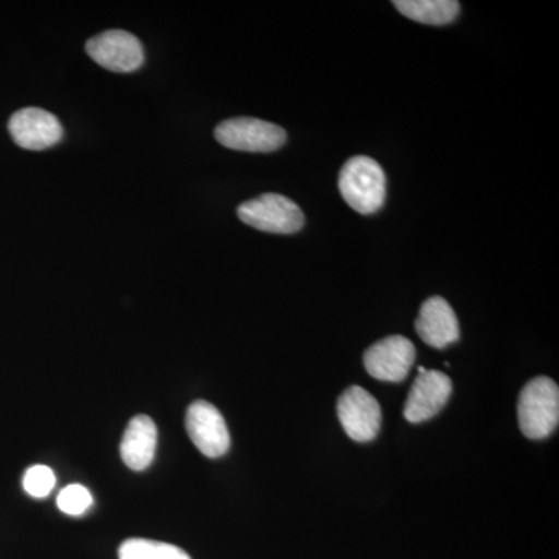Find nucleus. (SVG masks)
<instances>
[{"mask_svg": "<svg viewBox=\"0 0 559 559\" xmlns=\"http://www.w3.org/2000/svg\"><path fill=\"white\" fill-rule=\"evenodd\" d=\"M86 51L92 60L110 72H134L145 61L142 43L124 31H108L94 36L87 40Z\"/></svg>", "mask_w": 559, "mask_h": 559, "instance_id": "nucleus-6", "label": "nucleus"}, {"mask_svg": "<svg viewBox=\"0 0 559 559\" xmlns=\"http://www.w3.org/2000/svg\"><path fill=\"white\" fill-rule=\"evenodd\" d=\"M417 359V349L407 337L389 336L378 341L364 353V366L374 380L401 382L406 380Z\"/></svg>", "mask_w": 559, "mask_h": 559, "instance_id": "nucleus-8", "label": "nucleus"}, {"mask_svg": "<svg viewBox=\"0 0 559 559\" xmlns=\"http://www.w3.org/2000/svg\"><path fill=\"white\" fill-rule=\"evenodd\" d=\"M451 393V378L443 371L426 370L425 373H419L404 403V418L414 425L428 421L447 406Z\"/></svg>", "mask_w": 559, "mask_h": 559, "instance_id": "nucleus-9", "label": "nucleus"}, {"mask_svg": "<svg viewBox=\"0 0 559 559\" xmlns=\"http://www.w3.org/2000/svg\"><path fill=\"white\" fill-rule=\"evenodd\" d=\"M92 502L94 499H92L90 489L79 484L69 485L62 489L57 500L58 509L69 516H81L86 513L91 509Z\"/></svg>", "mask_w": 559, "mask_h": 559, "instance_id": "nucleus-15", "label": "nucleus"}, {"mask_svg": "<svg viewBox=\"0 0 559 559\" xmlns=\"http://www.w3.org/2000/svg\"><path fill=\"white\" fill-rule=\"evenodd\" d=\"M22 485L32 498L43 499L53 491L55 485H57V476L49 466L35 465L27 469Z\"/></svg>", "mask_w": 559, "mask_h": 559, "instance_id": "nucleus-16", "label": "nucleus"}, {"mask_svg": "<svg viewBox=\"0 0 559 559\" xmlns=\"http://www.w3.org/2000/svg\"><path fill=\"white\" fill-rule=\"evenodd\" d=\"M340 190L349 207L360 215H373L384 204L388 179L377 160L355 156L342 167Z\"/></svg>", "mask_w": 559, "mask_h": 559, "instance_id": "nucleus-1", "label": "nucleus"}, {"mask_svg": "<svg viewBox=\"0 0 559 559\" xmlns=\"http://www.w3.org/2000/svg\"><path fill=\"white\" fill-rule=\"evenodd\" d=\"M215 138L221 145L246 153H272L285 145L286 132L277 124L252 117H237L219 123Z\"/></svg>", "mask_w": 559, "mask_h": 559, "instance_id": "nucleus-4", "label": "nucleus"}, {"mask_svg": "<svg viewBox=\"0 0 559 559\" xmlns=\"http://www.w3.org/2000/svg\"><path fill=\"white\" fill-rule=\"evenodd\" d=\"M9 131L21 148L40 151L57 145L62 139L60 120L39 108H25L11 116Z\"/></svg>", "mask_w": 559, "mask_h": 559, "instance_id": "nucleus-10", "label": "nucleus"}, {"mask_svg": "<svg viewBox=\"0 0 559 559\" xmlns=\"http://www.w3.org/2000/svg\"><path fill=\"white\" fill-rule=\"evenodd\" d=\"M120 559H191L187 551L171 544L151 539H128L119 549Z\"/></svg>", "mask_w": 559, "mask_h": 559, "instance_id": "nucleus-14", "label": "nucleus"}, {"mask_svg": "<svg viewBox=\"0 0 559 559\" xmlns=\"http://www.w3.org/2000/svg\"><path fill=\"white\" fill-rule=\"evenodd\" d=\"M187 433L194 447L209 459H218L230 450V433L226 419L207 401H194L187 411Z\"/></svg>", "mask_w": 559, "mask_h": 559, "instance_id": "nucleus-7", "label": "nucleus"}, {"mask_svg": "<svg viewBox=\"0 0 559 559\" xmlns=\"http://www.w3.org/2000/svg\"><path fill=\"white\" fill-rule=\"evenodd\" d=\"M518 418L527 439L540 440L554 433L559 423V389L547 377L528 381L518 401Z\"/></svg>", "mask_w": 559, "mask_h": 559, "instance_id": "nucleus-2", "label": "nucleus"}, {"mask_svg": "<svg viewBox=\"0 0 559 559\" xmlns=\"http://www.w3.org/2000/svg\"><path fill=\"white\" fill-rule=\"evenodd\" d=\"M238 218L253 229L280 235L296 234L305 224L299 205L277 193H264L255 200L242 202L238 207Z\"/></svg>", "mask_w": 559, "mask_h": 559, "instance_id": "nucleus-3", "label": "nucleus"}, {"mask_svg": "<svg viewBox=\"0 0 559 559\" xmlns=\"http://www.w3.org/2000/svg\"><path fill=\"white\" fill-rule=\"evenodd\" d=\"M337 417L349 439L369 443L381 429L382 412L378 400L359 385L345 390L337 401Z\"/></svg>", "mask_w": 559, "mask_h": 559, "instance_id": "nucleus-5", "label": "nucleus"}, {"mask_svg": "<svg viewBox=\"0 0 559 559\" xmlns=\"http://www.w3.org/2000/svg\"><path fill=\"white\" fill-rule=\"evenodd\" d=\"M393 5L404 16L426 25L451 24L460 11L455 0H395Z\"/></svg>", "mask_w": 559, "mask_h": 559, "instance_id": "nucleus-13", "label": "nucleus"}, {"mask_svg": "<svg viewBox=\"0 0 559 559\" xmlns=\"http://www.w3.org/2000/svg\"><path fill=\"white\" fill-rule=\"evenodd\" d=\"M156 448V423L146 415L132 418L120 443L124 465L132 471H145L153 463Z\"/></svg>", "mask_w": 559, "mask_h": 559, "instance_id": "nucleus-12", "label": "nucleus"}, {"mask_svg": "<svg viewBox=\"0 0 559 559\" xmlns=\"http://www.w3.org/2000/svg\"><path fill=\"white\" fill-rule=\"evenodd\" d=\"M418 336L432 348H447L460 337L457 316L443 297L433 296L421 305L415 322Z\"/></svg>", "mask_w": 559, "mask_h": 559, "instance_id": "nucleus-11", "label": "nucleus"}]
</instances>
